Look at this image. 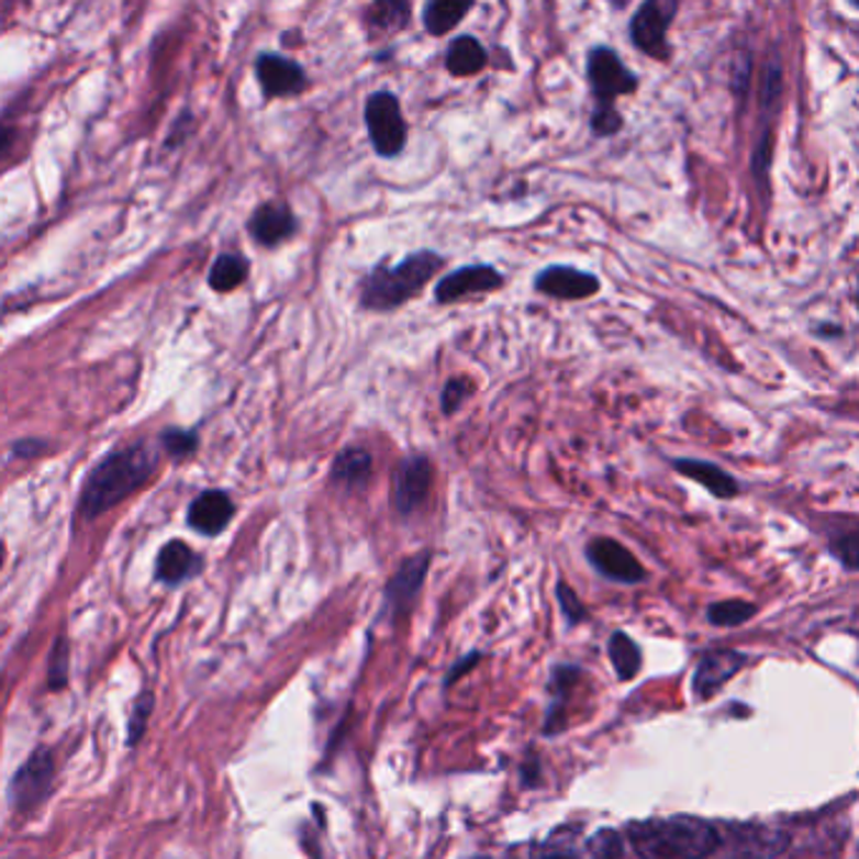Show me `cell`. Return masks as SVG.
Listing matches in <instances>:
<instances>
[{
  "label": "cell",
  "mask_w": 859,
  "mask_h": 859,
  "mask_svg": "<svg viewBox=\"0 0 859 859\" xmlns=\"http://www.w3.org/2000/svg\"><path fill=\"white\" fill-rule=\"evenodd\" d=\"M446 265V257L434 250H416L401 257L397 265L378 263L360 282V308L371 313H393L424 293V288Z\"/></svg>",
  "instance_id": "1"
},
{
  "label": "cell",
  "mask_w": 859,
  "mask_h": 859,
  "mask_svg": "<svg viewBox=\"0 0 859 859\" xmlns=\"http://www.w3.org/2000/svg\"><path fill=\"white\" fill-rule=\"evenodd\" d=\"M628 837L643 859H706L721 841L713 824L689 814L631 824Z\"/></svg>",
  "instance_id": "2"
},
{
  "label": "cell",
  "mask_w": 859,
  "mask_h": 859,
  "mask_svg": "<svg viewBox=\"0 0 859 859\" xmlns=\"http://www.w3.org/2000/svg\"><path fill=\"white\" fill-rule=\"evenodd\" d=\"M154 454L144 444L132 449H122L109 454V457L91 471L89 482L81 492V514L83 517H99L109 512L129 494L144 487V482L154 475Z\"/></svg>",
  "instance_id": "3"
},
{
  "label": "cell",
  "mask_w": 859,
  "mask_h": 859,
  "mask_svg": "<svg viewBox=\"0 0 859 859\" xmlns=\"http://www.w3.org/2000/svg\"><path fill=\"white\" fill-rule=\"evenodd\" d=\"M364 122L371 147L381 159H397L406 149L409 124L403 116L401 99L389 89H378L368 93Z\"/></svg>",
  "instance_id": "4"
},
{
  "label": "cell",
  "mask_w": 859,
  "mask_h": 859,
  "mask_svg": "<svg viewBox=\"0 0 859 859\" xmlns=\"http://www.w3.org/2000/svg\"><path fill=\"white\" fill-rule=\"evenodd\" d=\"M676 0H646L638 5L628 23V36L633 48H638L643 56L652 62L668 64L673 56L671 43H668V31L678 15Z\"/></svg>",
  "instance_id": "5"
},
{
  "label": "cell",
  "mask_w": 859,
  "mask_h": 859,
  "mask_svg": "<svg viewBox=\"0 0 859 859\" xmlns=\"http://www.w3.org/2000/svg\"><path fill=\"white\" fill-rule=\"evenodd\" d=\"M588 86L595 107H615L621 97H631L638 91L640 76L631 71L615 48L592 46L588 51Z\"/></svg>",
  "instance_id": "6"
},
{
  "label": "cell",
  "mask_w": 859,
  "mask_h": 859,
  "mask_svg": "<svg viewBox=\"0 0 859 859\" xmlns=\"http://www.w3.org/2000/svg\"><path fill=\"white\" fill-rule=\"evenodd\" d=\"M434 484V464L426 454H409L391 475V506L401 517H411L428 500Z\"/></svg>",
  "instance_id": "7"
},
{
  "label": "cell",
  "mask_w": 859,
  "mask_h": 859,
  "mask_svg": "<svg viewBox=\"0 0 859 859\" xmlns=\"http://www.w3.org/2000/svg\"><path fill=\"white\" fill-rule=\"evenodd\" d=\"M506 286L504 275L489 263H469L461 268L446 272L434 286L436 305H454L471 295L497 293Z\"/></svg>",
  "instance_id": "8"
},
{
  "label": "cell",
  "mask_w": 859,
  "mask_h": 859,
  "mask_svg": "<svg viewBox=\"0 0 859 859\" xmlns=\"http://www.w3.org/2000/svg\"><path fill=\"white\" fill-rule=\"evenodd\" d=\"M54 777H56V761L54 754L48 749H36L29 761L15 771V777L11 781V804L15 806V812H31L48 796L51 787H54Z\"/></svg>",
  "instance_id": "9"
},
{
  "label": "cell",
  "mask_w": 859,
  "mask_h": 859,
  "mask_svg": "<svg viewBox=\"0 0 859 859\" xmlns=\"http://www.w3.org/2000/svg\"><path fill=\"white\" fill-rule=\"evenodd\" d=\"M588 562L603 574V578L613 582H623V585H638L648 578L646 567L640 565L628 547L617 543L613 537H595L590 539L585 547Z\"/></svg>",
  "instance_id": "10"
},
{
  "label": "cell",
  "mask_w": 859,
  "mask_h": 859,
  "mask_svg": "<svg viewBox=\"0 0 859 859\" xmlns=\"http://www.w3.org/2000/svg\"><path fill=\"white\" fill-rule=\"evenodd\" d=\"M532 288L537 293H543L545 298L553 300H588L592 295L600 293L603 282L595 272L580 270L574 265H547V268L539 270L532 280Z\"/></svg>",
  "instance_id": "11"
},
{
  "label": "cell",
  "mask_w": 859,
  "mask_h": 859,
  "mask_svg": "<svg viewBox=\"0 0 859 859\" xmlns=\"http://www.w3.org/2000/svg\"><path fill=\"white\" fill-rule=\"evenodd\" d=\"M257 81H260L265 97L278 99V97H298L300 91H305L308 79L303 66L290 62L286 56L278 54H265L257 58Z\"/></svg>",
  "instance_id": "12"
},
{
  "label": "cell",
  "mask_w": 859,
  "mask_h": 859,
  "mask_svg": "<svg viewBox=\"0 0 859 859\" xmlns=\"http://www.w3.org/2000/svg\"><path fill=\"white\" fill-rule=\"evenodd\" d=\"M428 565H432V553L428 549L401 562L397 574L389 580V588H386V605H389L393 615L406 613L414 605L419 590L426 580Z\"/></svg>",
  "instance_id": "13"
},
{
  "label": "cell",
  "mask_w": 859,
  "mask_h": 859,
  "mask_svg": "<svg viewBox=\"0 0 859 859\" xmlns=\"http://www.w3.org/2000/svg\"><path fill=\"white\" fill-rule=\"evenodd\" d=\"M671 467L681 477L691 479V482L706 489V492L711 497H716V500H734V497H738V492H741V484H738V479L732 475V471H726L724 467H718V464H713L709 459L681 457V459H673Z\"/></svg>",
  "instance_id": "14"
},
{
  "label": "cell",
  "mask_w": 859,
  "mask_h": 859,
  "mask_svg": "<svg viewBox=\"0 0 859 859\" xmlns=\"http://www.w3.org/2000/svg\"><path fill=\"white\" fill-rule=\"evenodd\" d=\"M295 232L298 220L286 202H265L250 217V235L265 247L286 243Z\"/></svg>",
  "instance_id": "15"
},
{
  "label": "cell",
  "mask_w": 859,
  "mask_h": 859,
  "mask_svg": "<svg viewBox=\"0 0 859 859\" xmlns=\"http://www.w3.org/2000/svg\"><path fill=\"white\" fill-rule=\"evenodd\" d=\"M746 666V656L734 650H718V652H709V656L701 658L699 668H695V693L701 699H711L721 685H726L732 681V676H736L741 668Z\"/></svg>",
  "instance_id": "16"
},
{
  "label": "cell",
  "mask_w": 859,
  "mask_h": 859,
  "mask_svg": "<svg viewBox=\"0 0 859 859\" xmlns=\"http://www.w3.org/2000/svg\"><path fill=\"white\" fill-rule=\"evenodd\" d=\"M232 514H235V504L225 492H204L189 506V524L202 535L214 537L227 527Z\"/></svg>",
  "instance_id": "17"
},
{
  "label": "cell",
  "mask_w": 859,
  "mask_h": 859,
  "mask_svg": "<svg viewBox=\"0 0 859 859\" xmlns=\"http://www.w3.org/2000/svg\"><path fill=\"white\" fill-rule=\"evenodd\" d=\"M373 477V457L371 451L364 449V446H348L343 449L336 459H333L331 467V482L348 489V492H356V489H364Z\"/></svg>",
  "instance_id": "18"
},
{
  "label": "cell",
  "mask_w": 859,
  "mask_h": 859,
  "mask_svg": "<svg viewBox=\"0 0 859 859\" xmlns=\"http://www.w3.org/2000/svg\"><path fill=\"white\" fill-rule=\"evenodd\" d=\"M487 64H489V54L484 43L477 36L461 33V36L449 41V48H446V56H444V66L451 76H457V79H469V76L482 74Z\"/></svg>",
  "instance_id": "19"
},
{
  "label": "cell",
  "mask_w": 859,
  "mask_h": 859,
  "mask_svg": "<svg viewBox=\"0 0 859 859\" xmlns=\"http://www.w3.org/2000/svg\"><path fill=\"white\" fill-rule=\"evenodd\" d=\"M411 23V5L403 0H376L364 11V25L371 38H391L406 31Z\"/></svg>",
  "instance_id": "20"
},
{
  "label": "cell",
  "mask_w": 859,
  "mask_h": 859,
  "mask_svg": "<svg viewBox=\"0 0 859 859\" xmlns=\"http://www.w3.org/2000/svg\"><path fill=\"white\" fill-rule=\"evenodd\" d=\"M200 570H202L200 555H197L189 545L179 543V539H171L169 545L161 547V553L157 557V578L165 582V585H179V582L194 578Z\"/></svg>",
  "instance_id": "21"
},
{
  "label": "cell",
  "mask_w": 859,
  "mask_h": 859,
  "mask_svg": "<svg viewBox=\"0 0 859 859\" xmlns=\"http://www.w3.org/2000/svg\"><path fill=\"white\" fill-rule=\"evenodd\" d=\"M471 11H475L471 0H428L421 11V23L428 36L442 38L457 29Z\"/></svg>",
  "instance_id": "22"
},
{
  "label": "cell",
  "mask_w": 859,
  "mask_h": 859,
  "mask_svg": "<svg viewBox=\"0 0 859 859\" xmlns=\"http://www.w3.org/2000/svg\"><path fill=\"white\" fill-rule=\"evenodd\" d=\"M781 91H784V64H781V56L777 54V46H774L771 48L767 66H763L761 83H759L761 126H774V119L781 109Z\"/></svg>",
  "instance_id": "23"
},
{
  "label": "cell",
  "mask_w": 859,
  "mask_h": 859,
  "mask_svg": "<svg viewBox=\"0 0 859 859\" xmlns=\"http://www.w3.org/2000/svg\"><path fill=\"white\" fill-rule=\"evenodd\" d=\"M247 278V263L239 255H222L210 270V286L220 293L235 290Z\"/></svg>",
  "instance_id": "24"
},
{
  "label": "cell",
  "mask_w": 859,
  "mask_h": 859,
  "mask_svg": "<svg viewBox=\"0 0 859 859\" xmlns=\"http://www.w3.org/2000/svg\"><path fill=\"white\" fill-rule=\"evenodd\" d=\"M610 658H613L615 671L623 681H631L635 671L640 668V650L625 633H615L613 638H610Z\"/></svg>",
  "instance_id": "25"
},
{
  "label": "cell",
  "mask_w": 859,
  "mask_h": 859,
  "mask_svg": "<svg viewBox=\"0 0 859 859\" xmlns=\"http://www.w3.org/2000/svg\"><path fill=\"white\" fill-rule=\"evenodd\" d=\"M754 615L756 605L746 603V600H721V603H713L709 607V623L721 625V628H734V625L751 621Z\"/></svg>",
  "instance_id": "26"
},
{
  "label": "cell",
  "mask_w": 859,
  "mask_h": 859,
  "mask_svg": "<svg viewBox=\"0 0 859 859\" xmlns=\"http://www.w3.org/2000/svg\"><path fill=\"white\" fill-rule=\"evenodd\" d=\"M623 855V839L613 829H600L598 835H592L585 845L578 847V857L574 859H621Z\"/></svg>",
  "instance_id": "27"
},
{
  "label": "cell",
  "mask_w": 859,
  "mask_h": 859,
  "mask_svg": "<svg viewBox=\"0 0 859 859\" xmlns=\"http://www.w3.org/2000/svg\"><path fill=\"white\" fill-rule=\"evenodd\" d=\"M477 386L469 376H451L449 381L444 383L442 389V414L444 416H454L457 411L467 403L471 397H475Z\"/></svg>",
  "instance_id": "28"
},
{
  "label": "cell",
  "mask_w": 859,
  "mask_h": 859,
  "mask_svg": "<svg viewBox=\"0 0 859 859\" xmlns=\"http://www.w3.org/2000/svg\"><path fill=\"white\" fill-rule=\"evenodd\" d=\"M623 114L617 111V107H592L590 114V132L598 140H610V136L623 132Z\"/></svg>",
  "instance_id": "29"
},
{
  "label": "cell",
  "mask_w": 859,
  "mask_h": 859,
  "mask_svg": "<svg viewBox=\"0 0 859 859\" xmlns=\"http://www.w3.org/2000/svg\"><path fill=\"white\" fill-rule=\"evenodd\" d=\"M578 857V845L572 837H567L565 832H555L543 847L537 849L535 859H574Z\"/></svg>",
  "instance_id": "30"
},
{
  "label": "cell",
  "mask_w": 859,
  "mask_h": 859,
  "mask_svg": "<svg viewBox=\"0 0 859 859\" xmlns=\"http://www.w3.org/2000/svg\"><path fill=\"white\" fill-rule=\"evenodd\" d=\"M829 549H832V555H835L841 565H845V570H849V572L857 570L859 543H857V532L855 529H849V532H845V535H839V537L832 539Z\"/></svg>",
  "instance_id": "31"
},
{
  "label": "cell",
  "mask_w": 859,
  "mask_h": 859,
  "mask_svg": "<svg viewBox=\"0 0 859 859\" xmlns=\"http://www.w3.org/2000/svg\"><path fill=\"white\" fill-rule=\"evenodd\" d=\"M66 673H68V643L66 638H58L54 652H51V666H48L51 689H62V685H66Z\"/></svg>",
  "instance_id": "32"
},
{
  "label": "cell",
  "mask_w": 859,
  "mask_h": 859,
  "mask_svg": "<svg viewBox=\"0 0 859 859\" xmlns=\"http://www.w3.org/2000/svg\"><path fill=\"white\" fill-rule=\"evenodd\" d=\"M161 444L165 449L171 454V457L182 459L189 457L197 449V436L192 432H179V428H171L165 436H161Z\"/></svg>",
  "instance_id": "33"
},
{
  "label": "cell",
  "mask_w": 859,
  "mask_h": 859,
  "mask_svg": "<svg viewBox=\"0 0 859 859\" xmlns=\"http://www.w3.org/2000/svg\"><path fill=\"white\" fill-rule=\"evenodd\" d=\"M149 713H152V695L142 693V699L136 701L134 716L129 721V744H136L144 736V732H147Z\"/></svg>",
  "instance_id": "34"
},
{
  "label": "cell",
  "mask_w": 859,
  "mask_h": 859,
  "mask_svg": "<svg viewBox=\"0 0 859 859\" xmlns=\"http://www.w3.org/2000/svg\"><path fill=\"white\" fill-rule=\"evenodd\" d=\"M557 598H560V605H562V613L567 615V621H570V623L585 621V607H582L578 595H574V592L567 588L565 582H560V585H557Z\"/></svg>",
  "instance_id": "35"
},
{
  "label": "cell",
  "mask_w": 859,
  "mask_h": 859,
  "mask_svg": "<svg viewBox=\"0 0 859 859\" xmlns=\"http://www.w3.org/2000/svg\"><path fill=\"white\" fill-rule=\"evenodd\" d=\"M749 79H751V58L744 56L738 58V64L734 68V81H732V89L738 101H744L746 93H749V83H751Z\"/></svg>",
  "instance_id": "36"
},
{
  "label": "cell",
  "mask_w": 859,
  "mask_h": 859,
  "mask_svg": "<svg viewBox=\"0 0 859 859\" xmlns=\"http://www.w3.org/2000/svg\"><path fill=\"white\" fill-rule=\"evenodd\" d=\"M8 144H11V129H5L3 124H0V154H3Z\"/></svg>",
  "instance_id": "37"
},
{
  "label": "cell",
  "mask_w": 859,
  "mask_h": 859,
  "mask_svg": "<svg viewBox=\"0 0 859 859\" xmlns=\"http://www.w3.org/2000/svg\"><path fill=\"white\" fill-rule=\"evenodd\" d=\"M817 333H819V336H829V338H837V336H841V328H824V325H819V328H817Z\"/></svg>",
  "instance_id": "38"
},
{
  "label": "cell",
  "mask_w": 859,
  "mask_h": 859,
  "mask_svg": "<svg viewBox=\"0 0 859 859\" xmlns=\"http://www.w3.org/2000/svg\"><path fill=\"white\" fill-rule=\"evenodd\" d=\"M728 859H759L756 855H736V857H728Z\"/></svg>",
  "instance_id": "39"
},
{
  "label": "cell",
  "mask_w": 859,
  "mask_h": 859,
  "mask_svg": "<svg viewBox=\"0 0 859 859\" xmlns=\"http://www.w3.org/2000/svg\"><path fill=\"white\" fill-rule=\"evenodd\" d=\"M0 562H3V560H0Z\"/></svg>",
  "instance_id": "40"
}]
</instances>
